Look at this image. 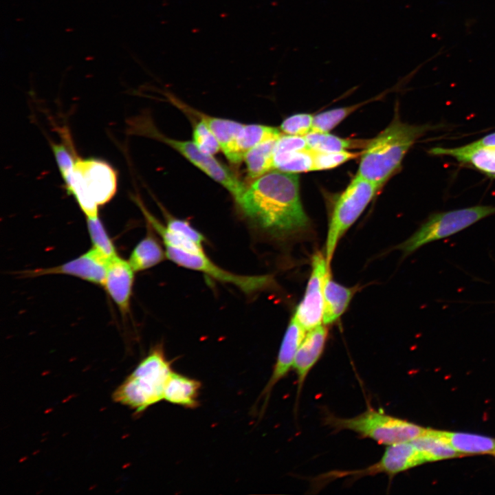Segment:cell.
I'll use <instances>...</instances> for the list:
<instances>
[{"label":"cell","instance_id":"cell-1","mask_svg":"<svg viewBox=\"0 0 495 495\" xmlns=\"http://www.w3.org/2000/svg\"><path fill=\"white\" fill-rule=\"evenodd\" d=\"M236 204L256 227L276 238H287L308 228L296 173L272 170L254 180Z\"/></svg>","mask_w":495,"mask_h":495},{"label":"cell","instance_id":"cell-2","mask_svg":"<svg viewBox=\"0 0 495 495\" xmlns=\"http://www.w3.org/2000/svg\"><path fill=\"white\" fill-rule=\"evenodd\" d=\"M437 127L409 124L402 122L395 115L384 131L369 140L362 152L356 175L381 188L401 166L405 155L415 142Z\"/></svg>","mask_w":495,"mask_h":495},{"label":"cell","instance_id":"cell-3","mask_svg":"<svg viewBox=\"0 0 495 495\" xmlns=\"http://www.w3.org/2000/svg\"><path fill=\"white\" fill-rule=\"evenodd\" d=\"M172 372L163 349L156 346L116 388L113 399L141 412L164 399L166 384Z\"/></svg>","mask_w":495,"mask_h":495},{"label":"cell","instance_id":"cell-4","mask_svg":"<svg viewBox=\"0 0 495 495\" xmlns=\"http://www.w3.org/2000/svg\"><path fill=\"white\" fill-rule=\"evenodd\" d=\"M68 193L76 199L87 217L98 216V209L117 190V174L104 160L77 157L71 174L64 179Z\"/></svg>","mask_w":495,"mask_h":495},{"label":"cell","instance_id":"cell-5","mask_svg":"<svg viewBox=\"0 0 495 495\" xmlns=\"http://www.w3.org/2000/svg\"><path fill=\"white\" fill-rule=\"evenodd\" d=\"M324 423L335 430H351L362 437L369 438L379 444L387 446L411 441L424 434L428 430L372 408L349 418L328 414L324 417Z\"/></svg>","mask_w":495,"mask_h":495},{"label":"cell","instance_id":"cell-6","mask_svg":"<svg viewBox=\"0 0 495 495\" xmlns=\"http://www.w3.org/2000/svg\"><path fill=\"white\" fill-rule=\"evenodd\" d=\"M495 214V206L477 205L431 214L397 248L406 256L426 244L453 236Z\"/></svg>","mask_w":495,"mask_h":495},{"label":"cell","instance_id":"cell-7","mask_svg":"<svg viewBox=\"0 0 495 495\" xmlns=\"http://www.w3.org/2000/svg\"><path fill=\"white\" fill-rule=\"evenodd\" d=\"M379 189L375 184L356 175L337 199L330 218L325 244V257L329 266L338 241L361 215Z\"/></svg>","mask_w":495,"mask_h":495},{"label":"cell","instance_id":"cell-8","mask_svg":"<svg viewBox=\"0 0 495 495\" xmlns=\"http://www.w3.org/2000/svg\"><path fill=\"white\" fill-rule=\"evenodd\" d=\"M166 257L183 267L198 271L224 283L236 286L247 294L269 287L273 280L270 276H245L233 274L213 263L204 249L188 250L164 245Z\"/></svg>","mask_w":495,"mask_h":495},{"label":"cell","instance_id":"cell-9","mask_svg":"<svg viewBox=\"0 0 495 495\" xmlns=\"http://www.w3.org/2000/svg\"><path fill=\"white\" fill-rule=\"evenodd\" d=\"M142 133L166 143L178 151L190 162L213 180L223 186L233 197L236 203L240 199L246 187L237 177L226 166L213 156L202 153L193 141L169 138L156 130L147 122L142 126Z\"/></svg>","mask_w":495,"mask_h":495},{"label":"cell","instance_id":"cell-10","mask_svg":"<svg viewBox=\"0 0 495 495\" xmlns=\"http://www.w3.org/2000/svg\"><path fill=\"white\" fill-rule=\"evenodd\" d=\"M424 460L411 441L388 446L380 461L359 470L334 471L323 475L322 480L351 477L358 478L365 476L385 474L393 477L398 473L424 463Z\"/></svg>","mask_w":495,"mask_h":495},{"label":"cell","instance_id":"cell-11","mask_svg":"<svg viewBox=\"0 0 495 495\" xmlns=\"http://www.w3.org/2000/svg\"><path fill=\"white\" fill-rule=\"evenodd\" d=\"M311 272L303 299L294 316L307 331L321 324L324 309V285L329 265L321 252H316L311 263Z\"/></svg>","mask_w":495,"mask_h":495},{"label":"cell","instance_id":"cell-12","mask_svg":"<svg viewBox=\"0 0 495 495\" xmlns=\"http://www.w3.org/2000/svg\"><path fill=\"white\" fill-rule=\"evenodd\" d=\"M106 256L92 247L87 252L64 264L50 268L29 270L27 276L47 274H66L103 286L109 261Z\"/></svg>","mask_w":495,"mask_h":495},{"label":"cell","instance_id":"cell-13","mask_svg":"<svg viewBox=\"0 0 495 495\" xmlns=\"http://www.w3.org/2000/svg\"><path fill=\"white\" fill-rule=\"evenodd\" d=\"M305 332L306 331L293 315L283 336L271 377L261 395L264 403L267 402L276 384L287 375L291 368H293L297 350Z\"/></svg>","mask_w":495,"mask_h":495},{"label":"cell","instance_id":"cell-14","mask_svg":"<svg viewBox=\"0 0 495 495\" xmlns=\"http://www.w3.org/2000/svg\"><path fill=\"white\" fill-rule=\"evenodd\" d=\"M134 272L129 261L118 255L109 261L103 287L123 315L129 310Z\"/></svg>","mask_w":495,"mask_h":495},{"label":"cell","instance_id":"cell-15","mask_svg":"<svg viewBox=\"0 0 495 495\" xmlns=\"http://www.w3.org/2000/svg\"><path fill=\"white\" fill-rule=\"evenodd\" d=\"M328 336L325 326L319 325L305 333L295 356L293 368L297 376V397L310 371L322 355Z\"/></svg>","mask_w":495,"mask_h":495},{"label":"cell","instance_id":"cell-16","mask_svg":"<svg viewBox=\"0 0 495 495\" xmlns=\"http://www.w3.org/2000/svg\"><path fill=\"white\" fill-rule=\"evenodd\" d=\"M432 155H447L472 166L490 177L495 178V146H481L472 142L456 148L433 147Z\"/></svg>","mask_w":495,"mask_h":495},{"label":"cell","instance_id":"cell-17","mask_svg":"<svg viewBox=\"0 0 495 495\" xmlns=\"http://www.w3.org/2000/svg\"><path fill=\"white\" fill-rule=\"evenodd\" d=\"M181 108L188 110V111L195 116H197L200 120L206 124L219 141L221 150L231 162L234 153L237 136L244 124L232 120L210 116L188 108L187 106L181 107Z\"/></svg>","mask_w":495,"mask_h":495},{"label":"cell","instance_id":"cell-18","mask_svg":"<svg viewBox=\"0 0 495 495\" xmlns=\"http://www.w3.org/2000/svg\"><path fill=\"white\" fill-rule=\"evenodd\" d=\"M355 292V287H347L334 281L330 271L327 273L324 285V324L334 322L344 314Z\"/></svg>","mask_w":495,"mask_h":495},{"label":"cell","instance_id":"cell-19","mask_svg":"<svg viewBox=\"0 0 495 495\" xmlns=\"http://www.w3.org/2000/svg\"><path fill=\"white\" fill-rule=\"evenodd\" d=\"M200 388L199 381L173 371L166 384L164 399L173 404L195 408L198 405Z\"/></svg>","mask_w":495,"mask_h":495},{"label":"cell","instance_id":"cell-20","mask_svg":"<svg viewBox=\"0 0 495 495\" xmlns=\"http://www.w3.org/2000/svg\"><path fill=\"white\" fill-rule=\"evenodd\" d=\"M281 135L280 131L273 126L258 124H244L237 136L231 163H241L252 148L263 142L277 140Z\"/></svg>","mask_w":495,"mask_h":495},{"label":"cell","instance_id":"cell-21","mask_svg":"<svg viewBox=\"0 0 495 495\" xmlns=\"http://www.w3.org/2000/svg\"><path fill=\"white\" fill-rule=\"evenodd\" d=\"M461 455L475 454H495V439L463 432L437 430Z\"/></svg>","mask_w":495,"mask_h":495},{"label":"cell","instance_id":"cell-22","mask_svg":"<svg viewBox=\"0 0 495 495\" xmlns=\"http://www.w3.org/2000/svg\"><path fill=\"white\" fill-rule=\"evenodd\" d=\"M411 442L421 453L425 463L461 456L437 434L436 430L428 429L424 434Z\"/></svg>","mask_w":495,"mask_h":495},{"label":"cell","instance_id":"cell-23","mask_svg":"<svg viewBox=\"0 0 495 495\" xmlns=\"http://www.w3.org/2000/svg\"><path fill=\"white\" fill-rule=\"evenodd\" d=\"M166 256L165 250L157 239L148 233L134 248L129 262L135 272H139L156 265Z\"/></svg>","mask_w":495,"mask_h":495},{"label":"cell","instance_id":"cell-24","mask_svg":"<svg viewBox=\"0 0 495 495\" xmlns=\"http://www.w3.org/2000/svg\"><path fill=\"white\" fill-rule=\"evenodd\" d=\"M277 140L263 142L245 155L244 161L250 179L255 180L274 170V148Z\"/></svg>","mask_w":495,"mask_h":495},{"label":"cell","instance_id":"cell-25","mask_svg":"<svg viewBox=\"0 0 495 495\" xmlns=\"http://www.w3.org/2000/svg\"><path fill=\"white\" fill-rule=\"evenodd\" d=\"M309 148L317 151H340L365 148L369 140L346 139L329 133L311 131L305 135Z\"/></svg>","mask_w":495,"mask_h":495},{"label":"cell","instance_id":"cell-26","mask_svg":"<svg viewBox=\"0 0 495 495\" xmlns=\"http://www.w3.org/2000/svg\"><path fill=\"white\" fill-rule=\"evenodd\" d=\"M296 173L314 170V152L310 148L275 153L274 170Z\"/></svg>","mask_w":495,"mask_h":495},{"label":"cell","instance_id":"cell-27","mask_svg":"<svg viewBox=\"0 0 495 495\" xmlns=\"http://www.w3.org/2000/svg\"><path fill=\"white\" fill-rule=\"evenodd\" d=\"M87 223L93 247L109 259L117 256L116 248L98 216L87 217Z\"/></svg>","mask_w":495,"mask_h":495},{"label":"cell","instance_id":"cell-28","mask_svg":"<svg viewBox=\"0 0 495 495\" xmlns=\"http://www.w3.org/2000/svg\"><path fill=\"white\" fill-rule=\"evenodd\" d=\"M362 105V104H357L349 107L331 109L317 114L314 117L311 131L329 133V131L332 130Z\"/></svg>","mask_w":495,"mask_h":495},{"label":"cell","instance_id":"cell-29","mask_svg":"<svg viewBox=\"0 0 495 495\" xmlns=\"http://www.w3.org/2000/svg\"><path fill=\"white\" fill-rule=\"evenodd\" d=\"M313 151V150H312ZM314 152V170H328L356 158L361 153L347 151Z\"/></svg>","mask_w":495,"mask_h":495},{"label":"cell","instance_id":"cell-30","mask_svg":"<svg viewBox=\"0 0 495 495\" xmlns=\"http://www.w3.org/2000/svg\"><path fill=\"white\" fill-rule=\"evenodd\" d=\"M192 141L202 153L208 155L213 156L221 149L217 138L200 120L193 126Z\"/></svg>","mask_w":495,"mask_h":495},{"label":"cell","instance_id":"cell-31","mask_svg":"<svg viewBox=\"0 0 495 495\" xmlns=\"http://www.w3.org/2000/svg\"><path fill=\"white\" fill-rule=\"evenodd\" d=\"M314 117L309 113L290 116L281 123L280 131L287 135L305 136L311 132Z\"/></svg>","mask_w":495,"mask_h":495},{"label":"cell","instance_id":"cell-32","mask_svg":"<svg viewBox=\"0 0 495 495\" xmlns=\"http://www.w3.org/2000/svg\"><path fill=\"white\" fill-rule=\"evenodd\" d=\"M166 227L175 234L203 245L204 236L187 221L168 216Z\"/></svg>","mask_w":495,"mask_h":495},{"label":"cell","instance_id":"cell-33","mask_svg":"<svg viewBox=\"0 0 495 495\" xmlns=\"http://www.w3.org/2000/svg\"><path fill=\"white\" fill-rule=\"evenodd\" d=\"M52 149L61 176L65 179L71 174L78 156L73 148L64 144L52 143Z\"/></svg>","mask_w":495,"mask_h":495},{"label":"cell","instance_id":"cell-34","mask_svg":"<svg viewBox=\"0 0 495 495\" xmlns=\"http://www.w3.org/2000/svg\"><path fill=\"white\" fill-rule=\"evenodd\" d=\"M309 148L305 136L281 135L276 140L274 153Z\"/></svg>","mask_w":495,"mask_h":495},{"label":"cell","instance_id":"cell-35","mask_svg":"<svg viewBox=\"0 0 495 495\" xmlns=\"http://www.w3.org/2000/svg\"><path fill=\"white\" fill-rule=\"evenodd\" d=\"M473 142L475 144L481 146H495V132L490 133Z\"/></svg>","mask_w":495,"mask_h":495}]
</instances>
